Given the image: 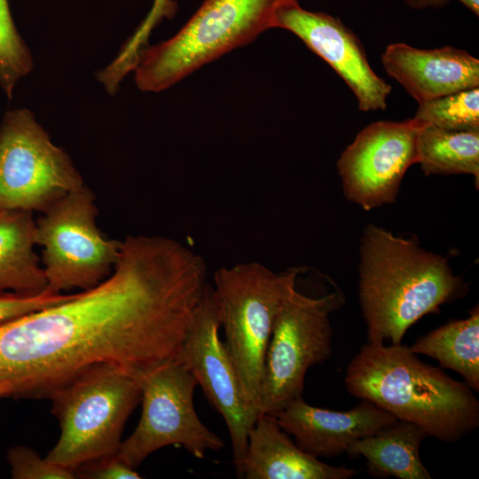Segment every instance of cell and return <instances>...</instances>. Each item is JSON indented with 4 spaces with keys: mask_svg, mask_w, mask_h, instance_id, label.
<instances>
[{
    "mask_svg": "<svg viewBox=\"0 0 479 479\" xmlns=\"http://www.w3.org/2000/svg\"><path fill=\"white\" fill-rule=\"evenodd\" d=\"M98 207L86 185L57 200L35 220L36 245L47 290L90 289L107 278L119 258L122 240L109 239L97 225Z\"/></svg>",
    "mask_w": 479,
    "mask_h": 479,
    "instance_id": "ba28073f",
    "label": "cell"
},
{
    "mask_svg": "<svg viewBox=\"0 0 479 479\" xmlns=\"http://www.w3.org/2000/svg\"><path fill=\"white\" fill-rule=\"evenodd\" d=\"M142 413L118 456L137 468L148 456L169 445H181L197 459L224 447L221 437L199 419L193 404L198 382L185 364L172 358L138 373Z\"/></svg>",
    "mask_w": 479,
    "mask_h": 479,
    "instance_id": "9c48e42d",
    "label": "cell"
},
{
    "mask_svg": "<svg viewBox=\"0 0 479 479\" xmlns=\"http://www.w3.org/2000/svg\"><path fill=\"white\" fill-rule=\"evenodd\" d=\"M428 436L421 426L397 420L357 440L346 453L363 456L368 473L376 478L430 479L420 455L421 443Z\"/></svg>",
    "mask_w": 479,
    "mask_h": 479,
    "instance_id": "e0dca14e",
    "label": "cell"
},
{
    "mask_svg": "<svg viewBox=\"0 0 479 479\" xmlns=\"http://www.w3.org/2000/svg\"><path fill=\"white\" fill-rule=\"evenodd\" d=\"M221 323L208 285L177 357L196 379L229 430L236 474L242 478L248 434L259 412L247 399L233 362L219 338Z\"/></svg>",
    "mask_w": 479,
    "mask_h": 479,
    "instance_id": "8fae6325",
    "label": "cell"
},
{
    "mask_svg": "<svg viewBox=\"0 0 479 479\" xmlns=\"http://www.w3.org/2000/svg\"><path fill=\"white\" fill-rule=\"evenodd\" d=\"M72 294L52 293L49 290L36 295L12 292L0 294V325L21 316L63 302Z\"/></svg>",
    "mask_w": 479,
    "mask_h": 479,
    "instance_id": "d4e9b609",
    "label": "cell"
},
{
    "mask_svg": "<svg viewBox=\"0 0 479 479\" xmlns=\"http://www.w3.org/2000/svg\"><path fill=\"white\" fill-rule=\"evenodd\" d=\"M13 479H74V471L42 458L35 450L24 445L10 448L6 453Z\"/></svg>",
    "mask_w": 479,
    "mask_h": 479,
    "instance_id": "603a6c76",
    "label": "cell"
},
{
    "mask_svg": "<svg viewBox=\"0 0 479 479\" xmlns=\"http://www.w3.org/2000/svg\"><path fill=\"white\" fill-rule=\"evenodd\" d=\"M33 212L0 210V294L36 295L47 290L43 266L35 252Z\"/></svg>",
    "mask_w": 479,
    "mask_h": 479,
    "instance_id": "ac0fdd59",
    "label": "cell"
},
{
    "mask_svg": "<svg viewBox=\"0 0 479 479\" xmlns=\"http://www.w3.org/2000/svg\"><path fill=\"white\" fill-rule=\"evenodd\" d=\"M426 176L470 174L479 178V130H451L423 125L417 161Z\"/></svg>",
    "mask_w": 479,
    "mask_h": 479,
    "instance_id": "ffe728a7",
    "label": "cell"
},
{
    "mask_svg": "<svg viewBox=\"0 0 479 479\" xmlns=\"http://www.w3.org/2000/svg\"><path fill=\"white\" fill-rule=\"evenodd\" d=\"M439 362L444 368L459 373L467 385L479 390V310L475 307L469 317L451 320L419 337L409 347Z\"/></svg>",
    "mask_w": 479,
    "mask_h": 479,
    "instance_id": "d6986e66",
    "label": "cell"
},
{
    "mask_svg": "<svg viewBox=\"0 0 479 479\" xmlns=\"http://www.w3.org/2000/svg\"><path fill=\"white\" fill-rule=\"evenodd\" d=\"M273 27L289 30L329 64L353 91L361 111L386 109L392 87L374 73L359 38L339 18L287 0L275 11Z\"/></svg>",
    "mask_w": 479,
    "mask_h": 479,
    "instance_id": "4fadbf2b",
    "label": "cell"
},
{
    "mask_svg": "<svg viewBox=\"0 0 479 479\" xmlns=\"http://www.w3.org/2000/svg\"><path fill=\"white\" fill-rule=\"evenodd\" d=\"M414 118L451 130H479V89L457 91L419 105Z\"/></svg>",
    "mask_w": 479,
    "mask_h": 479,
    "instance_id": "44dd1931",
    "label": "cell"
},
{
    "mask_svg": "<svg viewBox=\"0 0 479 479\" xmlns=\"http://www.w3.org/2000/svg\"><path fill=\"white\" fill-rule=\"evenodd\" d=\"M301 273L300 267L277 273L255 261L214 273L212 291L224 344L243 392L257 411L274 319Z\"/></svg>",
    "mask_w": 479,
    "mask_h": 479,
    "instance_id": "8992f818",
    "label": "cell"
},
{
    "mask_svg": "<svg viewBox=\"0 0 479 479\" xmlns=\"http://www.w3.org/2000/svg\"><path fill=\"white\" fill-rule=\"evenodd\" d=\"M358 273L370 342L401 343L414 323L467 290L447 259L373 224L361 239Z\"/></svg>",
    "mask_w": 479,
    "mask_h": 479,
    "instance_id": "7a4b0ae2",
    "label": "cell"
},
{
    "mask_svg": "<svg viewBox=\"0 0 479 479\" xmlns=\"http://www.w3.org/2000/svg\"><path fill=\"white\" fill-rule=\"evenodd\" d=\"M75 475L91 479H139L136 468L128 465L117 453L87 462L75 471Z\"/></svg>",
    "mask_w": 479,
    "mask_h": 479,
    "instance_id": "484cf974",
    "label": "cell"
},
{
    "mask_svg": "<svg viewBox=\"0 0 479 479\" xmlns=\"http://www.w3.org/2000/svg\"><path fill=\"white\" fill-rule=\"evenodd\" d=\"M381 62L388 75L419 105L479 87V60L452 46L421 50L403 43H391L382 53Z\"/></svg>",
    "mask_w": 479,
    "mask_h": 479,
    "instance_id": "9a60e30c",
    "label": "cell"
},
{
    "mask_svg": "<svg viewBox=\"0 0 479 479\" xmlns=\"http://www.w3.org/2000/svg\"><path fill=\"white\" fill-rule=\"evenodd\" d=\"M345 302L334 287L318 295L290 290L275 317L261 384L259 414L272 415L287 401L302 396L307 371L332 354L330 315Z\"/></svg>",
    "mask_w": 479,
    "mask_h": 479,
    "instance_id": "52a82bcc",
    "label": "cell"
},
{
    "mask_svg": "<svg viewBox=\"0 0 479 479\" xmlns=\"http://www.w3.org/2000/svg\"><path fill=\"white\" fill-rule=\"evenodd\" d=\"M177 10V4L173 0H153V6L145 19L119 51L120 60L125 64H134L137 60L141 50L147 45L151 31L164 18H173Z\"/></svg>",
    "mask_w": 479,
    "mask_h": 479,
    "instance_id": "cb8c5ba5",
    "label": "cell"
},
{
    "mask_svg": "<svg viewBox=\"0 0 479 479\" xmlns=\"http://www.w3.org/2000/svg\"><path fill=\"white\" fill-rule=\"evenodd\" d=\"M33 67L32 54L15 26L8 0H0V89L8 99Z\"/></svg>",
    "mask_w": 479,
    "mask_h": 479,
    "instance_id": "7402d4cb",
    "label": "cell"
},
{
    "mask_svg": "<svg viewBox=\"0 0 479 479\" xmlns=\"http://www.w3.org/2000/svg\"><path fill=\"white\" fill-rule=\"evenodd\" d=\"M413 9L438 8L445 5L450 0H404ZM463 4L474 14L479 16V0H457Z\"/></svg>",
    "mask_w": 479,
    "mask_h": 479,
    "instance_id": "4316f807",
    "label": "cell"
},
{
    "mask_svg": "<svg viewBox=\"0 0 479 479\" xmlns=\"http://www.w3.org/2000/svg\"><path fill=\"white\" fill-rule=\"evenodd\" d=\"M83 185L69 155L51 142L31 111L4 113L0 122V210L42 213Z\"/></svg>",
    "mask_w": 479,
    "mask_h": 479,
    "instance_id": "30bf717a",
    "label": "cell"
},
{
    "mask_svg": "<svg viewBox=\"0 0 479 479\" xmlns=\"http://www.w3.org/2000/svg\"><path fill=\"white\" fill-rule=\"evenodd\" d=\"M345 385L352 396L446 443L461 440L479 426V401L472 389L401 343L367 342L349 364Z\"/></svg>",
    "mask_w": 479,
    "mask_h": 479,
    "instance_id": "3957f363",
    "label": "cell"
},
{
    "mask_svg": "<svg viewBox=\"0 0 479 479\" xmlns=\"http://www.w3.org/2000/svg\"><path fill=\"white\" fill-rule=\"evenodd\" d=\"M49 399L60 435L46 459L75 472L87 462L118 452L125 423L141 401L138 373L98 364Z\"/></svg>",
    "mask_w": 479,
    "mask_h": 479,
    "instance_id": "277c9868",
    "label": "cell"
},
{
    "mask_svg": "<svg viewBox=\"0 0 479 479\" xmlns=\"http://www.w3.org/2000/svg\"><path fill=\"white\" fill-rule=\"evenodd\" d=\"M207 273L204 259L173 239L127 236L99 284L0 325V397L49 398L98 364L139 373L177 357Z\"/></svg>",
    "mask_w": 479,
    "mask_h": 479,
    "instance_id": "6da1fadb",
    "label": "cell"
},
{
    "mask_svg": "<svg viewBox=\"0 0 479 479\" xmlns=\"http://www.w3.org/2000/svg\"><path fill=\"white\" fill-rule=\"evenodd\" d=\"M357 471L323 463L301 450L274 417L261 414L248 434L242 478L349 479Z\"/></svg>",
    "mask_w": 479,
    "mask_h": 479,
    "instance_id": "2e32d148",
    "label": "cell"
},
{
    "mask_svg": "<svg viewBox=\"0 0 479 479\" xmlns=\"http://www.w3.org/2000/svg\"><path fill=\"white\" fill-rule=\"evenodd\" d=\"M287 0H204L171 38L143 48L133 70L140 90L160 92L273 27Z\"/></svg>",
    "mask_w": 479,
    "mask_h": 479,
    "instance_id": "5b68a950",
    "label": "cell"
},
{
    "mask_svg": "<svg viewBox=\"0 0 479 479\" xmlns=\"http://www.w3.org/2000/svg\"><path fill=\"white\" fill-rule=\"evenodd\" d=\"M271 416L294 437L301 450L317 459L346 453L357 440L397 420L366 399L350 410L334 411L310 405L302 396L287 401Z\"/></svg>",
    "mask_w": 479,
    "mask_h": 479,
    "instance_id": "5bb4252c",
    "label": "cell"
},
{
    "mask_svg": "<svg viewBox=\"0 0 479 479\" xmlns=\"http://www.w3.org/2000/svg\"><path fill=\"white\" fill-rule=\"evenodd\" d=\"M423 125L413 117L380 121L363 129L337 163L347 199L365 210L393 203L406 170L417 161Z\"/></svg>",
    "mask_w": 479,
    "mask_h": 479,
    "instance_id": "7c38bea8",
    "label": "cell"
}]
</instances>
